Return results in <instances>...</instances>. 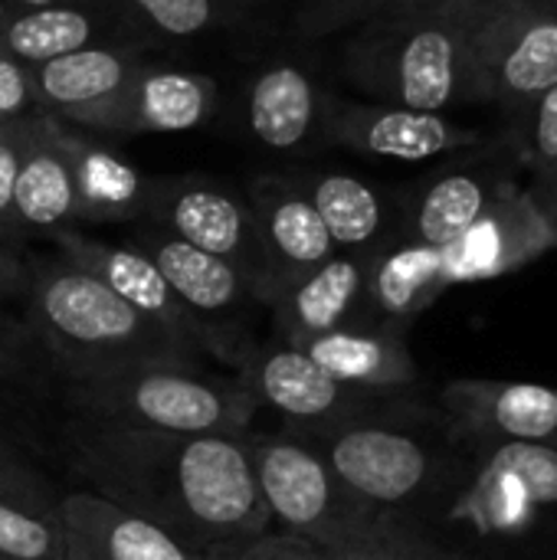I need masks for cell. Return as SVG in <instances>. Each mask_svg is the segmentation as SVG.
<instances>
[{
  "label": "cell",
  "mask_w": 557,
  "mask_h": 560,
  "mask_svg": "<svg viewBox=\"0 0 557 560\" xmlns=\"http://www.w3.org/2000/svg\"><path fill=\"white\" fill-rule=\"evenodd\" d=\"M62 450L79 489L154 522L197 555L269 535L246 436L151 433L72 417Z\"/></svg>",
  "instance_id": "cell-1"
},
{
  "label": "cell",
  "mask_w": 557,
  "mask_h": 560,
  "mask_svg": "<svg viewBox=\"0 0 557 560\" xmlns=\"http://www.w3.org/2000/svg\"><path fill=\"white\" fill-rule=\"evenodd\" d=\"M23 322L53 374L79 384L141 364H197L200 354L174 341L92 272L62 256L30 259Z\"/></svg>",
  "instance_id": "cell-2"
},
{
  "label": "cell",
  "mask_w": 557,
  "mask_h": 560,
  "mask_svg": "<svg viewBox=\"0 0 557 560\" xmlns=\"http://www.w3.org/2000/svg\"><path fill=\"white\" fill-rule=\"evenodd\" d=\"M338 72L374 102L401 108L446 112L489 105L473 26L446 7L358 23L338 52Z\"/></svg>",
  "instance_id": "cell-3"
},
{
  "label": "cell",
  "mask_w": 557,
  "mask_h": 560,
  "mask_svg": "<svg viewBox=\"0 0 557 560\" xmlns=\"http://www.w3.org/2000/svg\"><path fill=\"white\" fill-rule=\"evenodd\" d=\"M289 436L318 450L361 502L394 522L430 509L469 463V446L450 433L433 404L404 417Z\"/></svg>",
  "instance_id": "cell-4"
},
{
  "label": "cell",
  "mask_w": 557,
  "mask_h": 560,
  "mask_svg": "<svg viewBox=\"0 0 557 560\" xmlns=\"http://www.w3.org/2000/svg\"><path fill=\"white\" fill-rule=\"evenodd\" d=\"M59 394L66 410L79 420L151 433L250 436L259 417V404L233 371L213 374L200 364L125 368L62 384Z\"/></svg>",
  "instance_id": "cell-5"
},
{
  "label": "cell",
  "mask_w": 557,
  "mask_h": 560,
  "mask_svg": "<svg viewBox=\"0 0 557 560\" xmlns=\"http://www.w3.org/2000/svg\"><path fill=\"white\" fill-rule=\"evenodd\" d=\"M253 479L269 515V532L351 558L397 538L394 518L361 502L318 450L289 433L246 436Z\"/></svg>",
  "instance_id": "cell-6"
},
{
  "label": "cell",
  "mask_w": 557,
  "mask_h": 560,
  "mask_svg": "<svg viewBox=\"0 0 557 560\" xmlns=\"http://www.w3.org/2000/svg\"><path fill=\"white\" fill-rule=\"evenodd\" d=\"M233 374L246 384L259 410H272L282 420L286 433H318L364 420L404 417L427 407L410 397V390L381 394L348 387L325 374L302 348L276 338L253 341Z\"/></svg>",
  "instance_id": "cell-7"
},
{
  "label": "cell",
  "mask_w": 557,
  "mask_h": 560,
  "mask_svg": "<svg viewBox=\"0 0 557 560\" xmlns=\"http://www.w3.org/2000/svg\"><path fill=\"white\" fill-rule=\"evenodd\" d=\"M522 174L525 171L506 131L489 135L476 148L450 154L437 171L397 197V240L446 249L499 200L525 187Z\"/></svg>",
  "instance_id": "cell-8"
},
{
  "label": "cell",
  "mask_w": 557,
  "mask_h": 560,
  "mask_svg": "<svg viewBox=\"0 0 557 560\" xmlns=\"http://www.w3.org/2000/svg\"><path fill=\"white\" fill-rule=\"evenodd\" d=\"M56 256L69 259L72 266L92 272L102 285H108L125 305H131L144 322L171 335L174 341L187 345L197 354H213L230 371L240 368L253 338L246 331H223L197 318L158 272V266L135 249L131 243H105L82 230H59L49 236Z\"/></svg>",
  "instance_id": "cell-9"
},
{
  "label": "cell",
  "mask_w": 557,
  "mask_h": 560,
  "mask_svg": "<svg viewBox=\"0 0 557 560\" xmlns=\"http://www.w3.org/2000/svg\"><path fill=\"white\" fill-rule=\"evenodd\" d=\"M141 223H151L246 272L266 308L272 279L246 194L207 174L151 177Z\"/></svg>",
  "instance_id": "cell-10"
},
{
  "label": "cell",
  "mask_w": 557,
  "mask_h": 560,
  "mask_svg": "<svg viewBox=\"0 0 557 560\" xmlns=\"http://www.w3.org/2000/svg\"><path fill=\"white\" fill-rule=\"evenodd\" d=\"M489 131L446 118L443 112H417L387 102H358L328 92L322 108V144L345 148L384 161H430L476 148Z\"/></svg>",
  "instance_id": "cell-11"
},
{
  "label": "cell",
  "mask_w": 557,
  "mask_h": 560,
  "mask_svg": "<svg viewBox=\"0 0 557 560\" xmlns=\"http://www.w3.org/2000/svg\"><path fill=\"white\" fill-rule=\"evenodd\" d=\"M489 102L515 115L557 85V0H525L473 30Z\"/></svg>",
  "instance_id": "cell-12"
},
{
  "label": "cell",
  "mask_w": 557,
  "mask_h": 560,
  "mask_svg": "<svg viewBox=\"0 0 557 560\" xmlns=\"http://www.w3.org/2000/svg\"><path fill=\"white\" fill-rule=\"evenodd\" d=\"M144 56L135 43H102L30 66L39 112L82 131L115 135L125 95Z\"/></svg>",
  "instance_id": "cell-13"
},
{
  "label": "cell",
  "mask_w": 557,
  "mask_h": 560,
  "mask_svg": "<svg viewBox=\"0 0 557 560\" xmlns=\"http://www.w3.org/2000/svg\"><path fill=\"white\" fill-rule=\"evenodd\" d=\"M433 410L463 443L557 446V387L515 381H453Z\"/></svg>",
  "instance_id": "cell-14"
},
{
  "label": "cell",
  "mask_w": 557,
  "mask_h": 560,
  "mask_svg": "<svg viewBox=\"0 0 557 560\" xmlns=\"http://www.w3.org/2000/svg\"><path fill=\"white\" fill-rule=\"evenodd\" d=\"M125 243L141 249L167 279L174 295L213 328L240 331L236 318L246 315L250 308H263L259 292L246 272L151 223H131Z\"/></svg>",
  "instance_id": "cell-15"
},
{
  "label": "cell",
  "mask_w": 557,
  "mask_h": 560,
  "mask_svg": "<svg viewBox=\"0 0 557 560\" xmlns=\"http://www.w3.org/2000/svg\"><path fill=\"white\" fill-rule=\"evenodd\" d=\"M243 194L250 200L259 243L269 262V279H272L269 299L286 282L318 269L338 253L318 210L302 194V187L289 177V171L253 174Z\"/></svg>",
  "instance_id": "cell-16"
},
{
  "label": "cell",
  "mask_w": 557,
  "mask_h": 560,
  "mask_svg": "<svg viewBox=\"0 0 557 560\" xmlns=\"http://www.w3.org/2000/svg\"><path fill=\"white\" fill-rule=\"evenodd\" d=\"M368 262L371 256L364 253H335L318 269L286 282L266 305L272 318V338L305 348L318 335L364 322Z\"/></svg>",
  "instance_id": "cell-17"
},
{
  "label": "cell",
  "mask_w": 557,
  "mask_h": 560,
  "mask_svg": "<svg viewBox=\"0 0 557 560\" xmlns=\"http://www.w3.org/2000/svg\"><path fill=\"white\" fill-rule=\"evenodd\" d=\"M328 89L292 59L259 66L243 95L246 135L272 154H312L322 148V108Z\"/></svg>",
  "instance_id": "cell-18"
},
{
  "label": "cell",
  "mask_w": 557,
  "mask_h": 560,
  "mask_svg": "<svg viewBox=\"0 0 557 560\" xmlns=\"http://www.w3.org/2000/svg\"><path fill=\"white\" fill-rule=\"evenodd\" d=\"M102 43H141L118 0H56L0 20V56L20 66H39Z\"/></svg>",
  "instance_id": "cell-19"
},
{
  "label": "cell",
  "mask_w": 557,
  "mask_h": 560,
  "mask_svg": "<svg viewBox=\"0 0 557 560\" xmlns=\"http://www.w3.org/2000/svg\"><path fill=\"white\" fill-rule=\"evenodd\" d=\"M13 223L23 240L82 230L76 177L59 138V118L36 112L26 118V138L13 187Z\"/></svg>",
  "instance_id": "cell-20"
},
{
  "label": "cell",
  "mask_w": 557,
  "mask_h": 560,
  "mask_svg": "<svg viewBox=\"0 0 557 560\" xmlns=\"http://www.w3.org/2000/svg\"><path fill=\"white\" fill-rule=\"evenodd\" d=\"M548 249H557L555 236L525 187H519L443 249L446 282L456 285L496 279L529 266Z\"/></svg>",
  "instance_id": "cell-21"
},
{
  "label": "cell",
  "mask_w": 557,
  "mask_h": 560,
  "mask_svg": "<svg viewBox=\"0 0 557 560\" xmlns=\"http://www.w3.org/2000/svg\"><path fill=\"white\" fill-rule=\"evenodd\" d=\"M56 518L69 541V560H200L154 522L89 489L62 492Z\"/></svg>",
  "instance_id": "cell-22"
},
{
  "label": "cell",
  "mask_w": 557,
  "mask_h": 560,
  "mask_svg": "<svg viewBox=\"0 0 557 560\" xmlns=\"http://www.w3.org/2000/svg\"><path fill=\"white\" fill-rule=\"evenodd\" d=\"M289 177L318 210L338 253H378L397 243L401 203L358 174L328 167H292Z\"/></svg>",
  "instance_id": "cell-23"
},
{
  "label": "cell",
  "mask_w": 557,
  "mask_h": 560,
  "mask_svg": "<svg viewBox=\"0 0 557 560\" xmlns=\"http://www.w3.org/2000/svg\"><path fill=\"white\" fill-rule=\"evenodd\" d=\"M325 374L348 387L401 394L420 381L417 361L407 345V328L384 322H355L312 338L302 348Z\"/></svg>",
  "instance_id": "cell-24"
},
{
  "label": "cell",
  "mask_w": 557,
  "mask_h": 560,
  "mask_svg": "<svg viewBox=\"0 0 557 560\" xmlns=\"http://www.w3.org/2000/svg\"><path fill=\"white\" fill-rule=\"evenodd\" d=\"M59 138L79 190L82 226L92 223H141L151 177L125 161L115 148L102 144L89 131L59 121Z\"/></svg>",
  "instance_id": "cell-25"
},
{
  "label": "cell",
  "mask_w": 557,
  "mask_h": 560,
  "mask_svg": "<svg viewBox=\"0 0 557 560\" xmlns=\"http://www.w3.org/2000/svg\"><path fill=\"white\" fill-rule=\"evenodd\" d=\"M220 105V85L207 72L151 66L131 82L115 135H184L204 128Z\"/></svg>",
  "instance_id": "cell-26"
},
{
  "label": "cell",
  "mask_w": 557,
  "mask_h": 560,
  "mask_svg": "<svg viewBox=\"0 0 557 560\" xmlns=\"http://www.w3.org/2000/svg\"><path fill=\"white\" fill-rule=\"evenodd\" d=\"M446 289H450V282H446L443 249L397 240V243L371 253L368 285H364V312L371 322L407 328Z\"/></svg>",
  "instance_id": "cell-27"
},
{
  "label": "cell",
  "mask_w": 557,
  "mask_h": 560,
  "mask_svg": "<svg viewBox=\"0 0 557 560\" xmlns=\"http://www.w3.org/2000/svg\"><path fill=\"white\" fill-rule=\"evenodd\" d=\"M473 466L502 492L557 518V446L538 443H466Z\"/></svg>",
  "instance_id": "cell-28"
},
{
  "label": "cell",
  "mask_w": 557,
  "mask_h": 560,
  "mask_svg": "<svg viewBox=\"0 0 557 560\" xmlns=\"http://www.w3.org/2000/svg\"><path fill=\"white\" fill-rule=\"evenodd\" d=\"M118 7L141 43L167 46L197 43L233 16L230 0H118Z\"/></svg>",
  "instance_id": "cell-29"
},
{
  "label": "cell",
  "mask_w": 557,
  "mask_h": 560,
  "mask_svg": "<svg viewBox=\"0 0 557 560\" xmlns=\"http://www.w3.org/2000/svg\"><path fill=\"white\" fill-rule=\"evenodd\" d=\"M53 374L23 322V315H13L0 305V390L16 397H36L49 390Z\"/></svg>",
  "instance_id": "cell-30"
},
{
  "label": "cell",
  "mask_w": 557,
  "mask_h": 560,
  "mask_svg": "<svg viewBox=\"0 0 557 560\" xmlns=\"http://www.w3.org/2000/svg\"><path fill=\"white\" fill-rule=\"evenodd\" d=\"M62 489L16 446L10 436V427L0 423V502L20 505L36 515H53L59 512Z\"/></svg>",
  "instance_id": "cell-31"
},
{
  "label": "cell",
  "mask_w": 557,
  "mask_h": 560,
  "mask_svg": "<svg viewBox=\"0 0 557 560\" xmlns=\"http://www.w3.org/2000/svg\"><path fill=\"white\" fill-rule=\"evenodd\" d=\"M0 558L69 560V541L59 518L0 502Z\"/></svg>",
  "instance_id": "cell-32"
},
{
  "label": "cell",
  "mask_w": 557,
  "mask_h": 560,
  "mask_svg": "<svg viewBox=\"0 0 557 560\" xmlns=\"http://www.w3.org/2000/svg\"><path fill=\"white\" fill-rule=\"evenodd\" d=\"M443 3L446 0H302L295 26L302 36H328L338 30H355L358 23L374 20V16L417 13V10H433Z\"/></svg>",
  "instance_id": "cell-33"
},
{
  "label": "cell",
  "mask_w": 557,
  "mask_h": 560,
  "mask_svg": "<svg viewBox=\"0 0 557 560\" xmlns=\"http://www.w3.org/2000/svg\"><path fill=\"white\" fill-rule=\"evenodd\" d=\"M519 154L522 171L532 177L557 161V85L529 102L522 112L509 115V128H502Z\"/></svg>",
  "instance_id": "cell-34"
},
{
  "label": "cell",
  "mask_w": 557,
  "mask_h": 560,
  "mask_svg": "<svg viewBox=\"0 0 557 560\" xmlns=\"http://www.w3.org/2000/svg\"><path fill=\"white\" fill-rule=\"evenodd\" d=\"M200 560H341L315 545H305L299 538H289V535H279V532H269V535H259L246 545H236V548H220V551H210V555H200Z\"/></svg>",
  "instance_id": "cell-35"
},
{
  "label": "cell",
  "mask_w": 557,
  "mask_h": 560,
  "mask_svg": "<svg viewBox=\"0 0 557 560\" xmlns=\"http://www.w3.org/2000/svg\"><path fill=\"white\" fill-rule=\"evenodd\" d=\"M23 138H26V118L0 125V230H7L13 236H20L16 223H13V187H16Z\"/></svg>",
  "instance_id": "cell-36"
},
{
  "label": "cell",
  "mask_w": 557,
  "mask_h": 560,
  "mask_svg": "<svg viewBox=\"0 0 557 560\" xmlns=\"http://www.w3.org/2000/svg\"><path fill=\"white\" fill-rule=\"evenodd\" d=\"M36 112H39V102H36L30 66H20L0 56V125L30 118Z\"/></svg>",
  "instance_id": "cell-37"
},
{
  "label": "cell",
  "mask_w": 557,
  "mask_h": 560,
  "mask_svg": "<svg viewBox=\"0 0 557 560\" xmlns=\"http://www.w3.org/2000/svg\"><path fill=\"white\" fill-rule=\"evenodd\" d=\"M23 243L26 240L0 230V305L10 299H23L30 285V256Z\"/></svg>",
  "instance_id": "cell-38"
},
{
  "label": "cell",
  "mask_w": 557,
  "mask_h": 560,
  "mask_svg": "<svg viewBox=\"0 0 557 560\" xmlns=\"http://www.w3.org/2000/svg\"><path fill=\"white\" fill-rule=\"evenodd\" d=\"M341 560H463L440 551V548H430L417 538H407V535H397L391 538L387 545L381 548H371V551H361V555H351V558Z\"/></svg>",
  "instance_id": "cell-39"
},
{
  "label": "cell",
  "mask_w": 557,
  "mask_h": 560,
  "mask_svg": "<svg viewBox=\"0 0 557 560\" xmlns=\"http://www.w3.org/2000/svg\"><path fill=\"white\" fill-rule=\"evenodd\" d=\"M519 3H525V0H446L443 7L476 30L479 23L492 20V16L502 13V10H512V7H519Z\"/></svg>",
  "instance_id": "cell-40"
},
{
  "label": "cell",
  "mask_w": 557,
  "mask_h": 560,
  "mask_svg": "<svg viewBox=\"0 0 557 560\" xmlns=\"http://www.w3.org/2000/svg\"><path fill=\"white\" fill-rule=\"evenodd\" d=\"M525 194L532 197L535 210H538V213H542V220L548 223V230H552V236H555V246H557V180L529 177Z\"/></svg>",
  "instance_id": "cell-41"
},
{
  "label": "cell",
  "mask_w": 557,
  "mask_h": 560,
  "mask_svg": "<svg viewBox=\"0 0 557 560\" xmlns=\"http://www.w3.org/2000/svg\"><path fill=\"white\" fill-rule=\"evenodd\" d=\"M20 410H23V397L0 390V423H3V427H10V423H13V417H16Z\"/></svg>",
  "instance_id": "cell-42"
},
{
  "label": "cell",
  "mask_w": 557,
  "mask_h": 560,
  "mask_svg": "<svg viewBox=\"0 0 557 560\" xmlns=\"http://www.w3.org/2000/svg\"><path fill=\"white\" fill-rule=\"evenodd\" d=\"M46 3H56V0H0L3 13H23V10H36V7H46Z\"/></svg>",
  "instance_id": "cell-43"
},
{
  "label": "cell",
  "mask_w": 557,
  "mask_h": 560,
  "mask_svg": "<svg viewBox=\"0 0 557 560\" xmlns=\"http://www.w3.org/2000/svg\"><path fill=\"white\" fill-rule=\"evenodd\" d=\"M532 177H542V180H557V161H555V164H548L545 171H538V174H532Z\"/></svg>",
  "instance_id": "cell-44"
},
{
  "label": "cell",
  "mask_w": 557,
  "mask_h": 560,
  "mask_svg": "<svg viewBox=\"0 0 557 560\" xmlns=\"http://www.w3.org/2000/svg\"><path fill=\"white\" fill-rule=\"evenodd\" d=\"M3 16H7V13H3V7H0V20H3Z\"/></svg>",
  "instance_id": "cell-45"
},
{
  "label": "cell",
  "mask_w": 557,
  "mask_h": 560,
  "mask_svg": "<svg viewBox=\"0 0 557 560\" xmlns=\"http://www.w3.org/2000/svg\"><path fill=\"white\" fill-rule=\"evenodd\" d=\"M0 560H7V558H0Z\"/></svg>",
  "instance_id": "cell-46"
}]
</instances>
